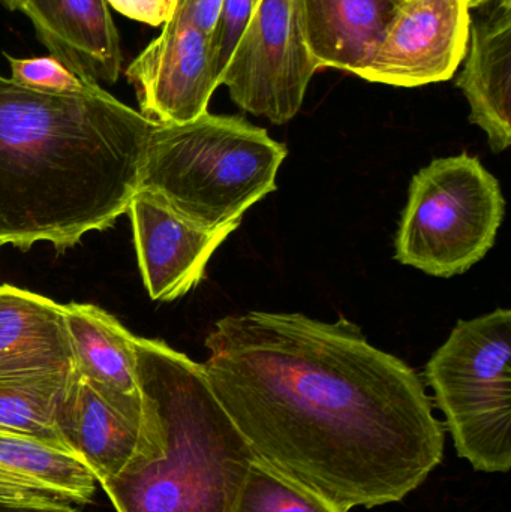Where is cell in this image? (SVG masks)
Wrapping results in <instances>:
<instances>
[{"label":"cell","mask_w":511,"mask_h":512,"mask_svg":"<svg viewBox=\"0 0 511 512\" xmlns=\"http://www.w3.org/2000/svg\"><path fill=\"white\" fill-rule=\"evenodd\" d=\"M206 348L255 459L342 511L404 501L443 463L425 382L347 318L251 310L219 319Z\"/></svg>","instance_id":"cell-1"},{"label":"cell","mask_w":511,"mask_h":512,"mask_svg":"<svg viewBox=\"0 0 511 512\" xmlns=\"http://www.w3.org/2000/svg\"><path fill=\"white\" fill-rule=\"evenodd\" d=\"M155 122L107 90L48 95L0 75V248L63 252L113 227Z\"/></svg>","instance_id":"cell-2"},{"label":"cell","mask_w":511,"mask_h":512,"mask_svg":"<svg viewBox=\"0 0 511 512\" xmlns=\"http://www.w3.org/2000/svg\"><path fill=\"white\" fill-rule=\"evenodd\" d=\"M143 426L152 453L101 487L116 512H231L255 462L203 364L135 337Z\"/></svg>","instance_id":"cell-3"},{"label":"cell","mask_w":511,"mask_h":512,"mask_svg":"<svg viewBox=\"0 0 511 512\" xmlns=\"http://www.w3.org/2000/svg\"><path fill=\"white\" fill-rule=\"evenodd\" d=\"M285 144L242 117L156 123L147 138L137 191L204 228L240 225L243 213L276 191Z\"/></svg>","instance_id":"cell-4"},{"label":"cell","mask_w":511,"mask_h":512,"mask_svg":"<svg viewBox=\"0 0 511 512\" xmlns=\"http://www.w3.org/2000/svg\"><path fill=\"white\" fill-rule=\"evenodd\" d=\"M511 312L461 321L425 367L456 453L476 471L511 469Z\"/></svg>","instance_id":"cell-5"},{"label":"cell","mask_w":511,"mask_h":512,"mask_svg":"<svg viewBox=\"0 0 511 512\" xmlns=\"http://www.w3.org/2000/svg\"><path fill=\"white\" fill-rule=\"evenodd\" d=\"M504 212L500 182L479 158L435 159L411 180L396 259L431 276L465 273L491 251Z\"/></svg>","instance_id":"cell-6"},{"label":"cell","mask_w":511,"mask_h":512,"mask_svg":"<svg viewBox=\"0 0 511 512\" xmlns=\"http://www.w3.org/2000/svg\"><path fill=\"white\" fill-rule=\"evenodd\" d=\"M320 69L309 51L299 0H260L221 75L234 104L284 125L296 117Z\"/></svg>","instance_id":"cell-7"},{"label":"cell","mask_w":511,"mask_h":512,"mask_svg":"<svg viewBox=\"0 0 511 512\" xmlns=\"http://www.w3.org/2000/svg\"><path fill=\"white\" fill-rule=\"evenodd\" d=\"M468 0H402L357 77L396 87L450 80L467 56Z\"/></svg>","instance_id":"cell-8"},{"label":"cell","mask_w":511,"mask_h":512,"mask_svg":"<svg viewBox=\"0 0 511 512\" xmlns=\"http://www.w3.org/2000/svg\"><path fill=\"white\" fill-rule=\"evenodd\" d=\"M140 113L156 123L182 125L207 113L221 86L212 38L185 18L171 15L126 69Z\"/></svg>","instance_id":"cell-9"},{"label":"cell","mask_w":511,"mask_h":512,"mask_svg":"<svg viewBox=\"0 0 511 512\" xmlns=\"http://www.w3.org/2000/svg\"><path fill=\"white\" fill-rule=\"evenodd\" d=\"M144 286L155 301H173L204 279L207 262L240 225L204 230L137 191L128 207Z\"/></svg>","instance_id":"cell-10"},{"label":"cell","mask_w":511,"mask_h":512,"mask_svg":"<svg viewBox=\"0 0 511 512\" xmlns=\"http://www.w3.org/2000/svg\"><path fill=\"white\" fill-rule=\"evenodd\" d=\"M20 11L51 56L75 74L96 84L119 80L122 45L105 0H23Z\"/></svg>","instance_id":"cell-11"},{"label":"cell","mask_w":511,"mask_h":512,"mask_svg":"<svg viewBox=\"0 0 511 512\" xmlns=\"http://www.w3.org/2000/svg\"><path fill=\"white\" fill-rule=\"evenodd\" d=\"M54 423L69 453L90 469L98 483L117 477L147 451L143 423L114 408L75 370L60 397Z\"/></svg>","instance_id":"cell-12"},{"label":"cell","mask_w":511,"mask_h":512,"mask_svg":"<svg viewBox=\"0 0 511 512\" xmlns=\"http://www.w3.org/2000/svg\"><path fill=\"white\" fill-rule=\"evenodd\" d=\"M63 319L75 372L114 408L143 423L135 336L93 304H63Z\"/></svg>","instance_id":"cell-13"},{"label":"cell","mask_w":511,"mask_h":512,"mask_svg":"<svg viewBox=\"0 0 511 512\" xmlns=\"http://www.w3.org/2000/svg\"><path fill=\"white\" fill-rule=\"evenodd\" d=\"M456 86L470 104V122L486 132L492 152H506L511 144V5H494L471 23Z\"/></svg>","instance_id":"cell-14"},{"label":"cell","mask_w":511,"mask_h":512,"mask_svg":"<svg viewBox=\"0 0 511 512\" xmlns=\"http://www.w3.org/2000/svg\"><path fill=\"white\" fill-rule=\"evenodd\" d=\"M74 372L63 304L0 285V378Z\"/></svg>","instance_id":"cell-15"},{"label":"cell","mask_w":511,"mask_h":512,"mask_svg":"<svg viewBox=\"0 0 511 512\" xmlns=\"http://www.w3.org/2000/svg\"><path fill=\"white\" fill-rule=\"evenodd\" d=\"M402 0H299L309 51L320 68L357 72L368 62Z\"/></svg>","instance_id":"cell-16"},{"label":"cell","mask_w":511,"mask_h":512,"mask_svg":"<svg viewBox=\"0 0 511 512\" xmlns=\"http://www.w3.org/2000/svg\"><path fill=\"white\" fill-rule=\"evenodd\" d=\"M96 483L74 454L30 436L0 432V487L86 505L95 496Z\"/></svg>","instance_id":"cell-17"},{"label":"cell","mask_w":511,"mask_h":512,"mask_svg":"<svg viewBox=\"0 0 511 512\" xmlns=\"http://www.w3.org/2000/svg\"><path fill=\"white\" fill-rule=\"evenodd\" d=\"M71 375L72 372L0 378V432L30 436L68 451L57 432L54 417Z\"/></svg>","instance_id":"cell-18"},{"label":"cell","mask_w":511,"mask_h":512,"mask_svg":"<svg viewBox=\"0 0 511 512\" xmlns=\"http://www.w3.org/2000/svg\"><path fill=\"white\" fill-rule=\"evenodd\" d=\"M231 512H345L312 490L255 460Z\"/></svg>","instance_id":"cell-19"},{"label":"cell","mask_w":511,"mask_h":512,"mask_svg":"<svg viewBox=\"0 0 511 512\" xmlns=\"http://www.w3.org/2000/svg\"><path fill=\"white\" fill-rule=\"evenodd\" d=\"M11 68V80L26 89L48 95H92L102 89L101 84L86 80L63 65L56 57H12L5 54Z\"/></svg>","instance_id":"cell-20"},{"label":"cell","mask_w":511,"mask_h":512,"mask_svg":"<svg viewBox=\"0 0 511 512\" xmlns=\"http://www.w3.org/2000/svg\"><path fill=\"white\" fill-rule=\"evenodd\" d=\"M260 0H225L218 29L212 38L213 53H215L216 69H218L219 83L222 71L233 53L234 45L251 18L252 12L257 8Z\"/></svg>","instance_id":"cell-21"},{"label":"cell","mask_w":511,"mask_h":512,"mask_svg":"<svg viewBox=\"0 0 511 512\" xmlns=\"http://www.w3.org/2000/svg\"><path fill=\"white\" fill-rule=\"evenodd\" d=\"M105 2L119 14L153 27L164 26L170 20L177 5V0H105Z\"/></svg>","instance_id":"cell-22"},{"label":"cell","mask_w":511,"mask_h":512,"mask_svg":"<svg viewBox=\"0 0 511 512\" xmlns=\"http://www.w3.org/2000/svg\"><path fill=\"white\" fill-rule=\"evenodd\" d=\"M0 512H81L77 505L51 496L0 487Z\"/></svg>","instance_id":"cell-23"},{"label":"cell","mask_w":511,"mask_h":512,"mask_svg":"<svg viewBox=\"0 0 511 512\" xmlns=\"http://www.w3.org/2000/svg\"><path fill=\"white\" fill-rule=\"evenodd\" d=\"M225 0H177L173 15L185 18L213 38L221 20Z\"/></svg>","instance_id":"cell-24"},{"label":"cell","mask_w":511,"mask_h":512,"mask_svg":"<svg viewBox=\"0 0 511 512\" xmlns=\"http://www.w3.org/2000/svg\"><path fill=\"white\" fill-rule=\"evenodd\" d=\"M471 9L483 8L488 5H511V0H468Z\"/></svg>","instance_id":"cell-25"},{"label":"cell","mask_w":511,"mask_h":512,"mask_svg":"<svg viewBox=\"0 0 511 512\" xmlns=\"http://www.w3.org/2000/svg\"><path fill=\"white\" fill-rule=\"evenodd\" d=\"M0 3H3L11 11H20L23 0H0Z\"/></svg>","instance_id":"cell-26"}]
</instances>
